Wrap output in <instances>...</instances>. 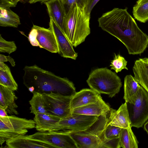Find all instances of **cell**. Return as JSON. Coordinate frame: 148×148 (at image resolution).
I'll use <instances>...</instances> for the list:
<instances>
[{"instance_id":"obj_1","label":"cell","mask_w":148,"mask_h":148,"mask_svg":"<svg viewBox=\"0 0 148 148\" xmlns=\"http://www.w3.org/2000/svg\"><path fill=\"white\" fill-rule=\"evenodd\" d=\"M99 26L115 37L130 54L140 55L148 47V36L138 26L126 9L115 8L98 19Z\"/></svg>"},{"instance_id":"obj_2","label":"cell","mask_w":148,"mask_h":148,"mask_svg":"<svg viewBox=\"0 0 148 148\" xmlns=\"http://www.w3.org/2000/svg\"><path fill=\"white\" fill-rule=\"evenodd\" d=\"M23 70V83L27 88L34 87V90L33 94H49L52 92L72 97L76 92L74 84L66 78L57 76L36 64L26 66Z\"/></svg>"},{"instance_id":"obj_3","label":"cell","mask_w":148,"mask_h":148,"mask_svg":"<svg viewBox=\"0 0 148 148\" xmlns=\"http://www.w3.org/2000/svg\"><path fill=\"white\" fill-rule=\"evenodd\" d=\"M109 114L99 116L86 130L69 134L77 148H119V138L109 140L105 136Z\"/></svg>"},{"instance_id":"obj_4","label":"cell","mask_w":148,"mask_h":148,"mask_svg":"<svg viewBox=\"0 0 148 148\" xmlns=\"http://www.w3.org/2000/svg\"><path fill=\"white\" fill-rule=\"evenodd\" d=\"M90 15L77 3L72 5L66 14L64 33L76 47L83 42L90 33Z\"/></svg>"},{"instance_id":"obj_5","label":"cell","mask_w":148,"mask_h":148,"mask_svg":"<svg viewBox=\"0 0 148 148\" xmlns=\"http://www.w3.org/2000/svg\"><path fill=\"white\" fill-rule=\"evenodd\" d=\"M86 82L92 89L100 94H107L111 98L118 93L122 85L120 77L106 68L92 71Z\"/></svg>"},{"instance_id":"obj_6","label":"cell","mask_w":148,"mask_h":148,"mask_svg":"<svg viewBox=\"0 0 148 148\" xmlns=\"http://www.w3.org/2000/svg\"><path fill=\"white\" fill-rule=\"evenodd\" d=\"M35 128L34 120L21 118L15 115L0 117V144L8 140L25 135L28 130Z\"/></svg>"},{"instance_id":"obj_7","label":"cell","mask_w":148,"mask_h":148,"mask_svg":"<svg viewBox=\"0 0 148 148\" xmlns=\"http://www.w3.org/2000/svg\"><path fill=\"white\" fill-rule=\"evenodd\" d=\"M126 103L131 127H142L148 119V93L141 86L134 99Z\"/></svg>"},{"instance_id":"obj_8","label":"cell","mask_w":148,"mask_h":148,"mask_svg":"<svg viewBox=\"0 0 148 148\" xmlns=\"http://www.w3.org/2000/svg\"><path fill=\"white\" fill-rule=\"evenodd\" d=\"M98 117L72 113L69 116L60 119L54 131L69 134L83 131L92 125Z\"/></svg>"},{"instance_id":"obj_9","label":"cell","mask_w":148,"mask_h":148,"mask_svg":"<svg viewBox=\"0 0 148 148\" xmlns=\"http://www.w3.org/2000/svg\"><path fill=\"white\" fill-rule=\"evenodd\" d=\"M42 97L47 113L63 119L72 114L71 103L72 97L51 92L42 94Z\"/></svg>"},{"instance_id":"obj_10","label":"cell","mask_w":148,"mask_h":148,"mask_svg":"<svg viewBox=\"0 0 148 148\" xmlns=\"http://www.w3.org/2000/svg\"><path fill=\"white\" fill-rule=\"evenodd\" d=\"M27 136L49 144L54 148H77L75 141L69 134L54 131L38 132Z\"/></svg>"},{"instance_id":"obj_11","label":"cell","mask_w":148,"mask_h":148,"mask_svg":"<svg viewBox=\"0 0 148 148\" xmlns=\"http://www.w3.org/2000/svg\"><path fill=\"white\" fill-rule=\"evenodd\" d=\"M50 18L49 28L55 35L59 49L58 53L63 57L75 60L78 55L74 51L73 46L53 20Z\"/></svg>"},{"instance_id":"obj_12","label":"cell","mask_w":148,"mask_h":148,"mask_svg":"<svg viewBox=\"0 0 148 148\" xmlns=\"http://www.w3.org/2000/svg\"><path fill=\"white\" fill-rule=\"evenodd\" d=\"M37 29L36 39L40 48L52 53H58L59 49L55 35L53 31L48 29L33 25Z\"/></svg>"},{"instance_id":"obj_13","label":"cell","mask_w":148,"mask_h":148,"mask_svg":"<svg viewBox=\"0 0 148 148\" xmlns=\"http://www.w3.org/2000/svg\"><path fill=\"white\" fill-rule=\"evenodd\" d=\"M102 97L100 94L91 89H83L76 92L72 97V110L96 102Z\"/></svg>"},{"instance_id":"obj_14","label":"cell","mask_w":148,"mask_h":148,"mask_svg":"<svg viewBox=\"0 0 148 148\" xmlns=\"http://www.w3.org/2000/svg\"><path fill=\"white\" fill-rule=\"evenodd\" d=\"M111 110L101 98L96 102L72 110V113L99 116L108 114Z\"/></svg>"},{"instance_id":"obj_15","label":"cell","mask_w":148,"mask_h":148,"mask_svg":"<svg viewBox=\"0 0 148 148\" xmlns=\"http://www.w3.org/2000/svg\"><path fill=\"white\" fill-rule=\"evenodd\" d=\"M44 3L47 7L50 18L64 33L66 14L61 1L51 0Z\"/></svg>"},{"instance_id":"obj_16","label":"cell","mask_w":148,"mask_h":148,"mask_svg":"<svg viewBox=\"0 0 148 148\" xmlns=\"http://www.w3.org/2000/svg\"><path fill=\"white\" fill-rule=\"evenodd\" d=\"M6 144L9 148H54L52 145L29 137L27 135H21L7 140Z\"/></svg>"},{"instance_id":"obj_17","label":"cell","mask_w":148,"mask_h":148,"mask_svg":"<svg viewBox=\"0 0 148 148\" xmlns=\"http://www.w3.org/2000/svg\"><path fill=\"white\" fill-rule=\"evenodd\" d=\"M109 115L108 124L121 128H126L130 126L126 102L122 104L117 110L111 109Z\"/></svg>"},{"instance_id":"obj_18","label":"cell","mask_w":148,"mask_h":148,"mask_svg":"<svg viewBox=\"0 0 148 148\" xmlns=\"http://www.w3.org/2000/svg\"><path fill=\"white\" fill-rule=\"evenodd\" d=\"M14 91L0 85V107L5 109L7 113L18 115V113L16 109L18 106L15 102L18 98Z\"/></svg>"},{"instance_id":"obj_19","label":"cell","mask_w":148,"mask_h":148,"mask_svg":"<svg viewBox=\"0 0 148 148\" xmlns=\"http://www.w3.org/2000/svg\"><path fill=\"white\" fill-rule=\"evenodd\" d=\"M133 71L135 80L148 93V58H140L136 60Z\"/></svg>"},{"instance_id":"obj_20","label":"cell","mask_w":148,"mask_h":148,"mask_svg":"<svg viewBox=\"0 0 148 148\" xmlns=\"http://www.w3.org/2000/svg\"><path fill=\"white\" fill-rule=\"evenodd\" d=\"M60 118L49 114L39 113L35 115L34 120L35 128L39 132L54 131Z\"/></svg>"},{"instance_id":"obj_21","label":"cell","mask_w":148,"mask_h":148,"mask_svg":"<svg viewBox=\"0 0 148 148\" xmlns=\"http://www.w3.org/2000/svg\"><path fill=\"white\" fill-rule=\"evenodd\" d=\"M131 75L126 76L124 81V96L125 102H130L136 97L140 87Z\"/></svg>"},{"instance_id":"obj_22","label":"cell","mask_w":148,"mask_h":148,"mask_svg":"<svg viewBox=\"0 0 148 148\" xmlns=\"http://www.w3.org/2000/svg\"><path fill=\"white\" fill-rule=\"evenodd\" d=\"M0 26L17 28L21 23L19 16L10 8L0 7Z\"/></svg>"},{"instance_id":"obj_23","label":"cell","mask_w":148,"mask_h":148,"mask_svg":"<svg viewBox=\"0 0 148 148\" xmlns=\"http://www.w3.org/2000/svg\"><path fill=\"white\" fill-rule=\"evenodd\" d=\"M129 126L122 128L119 136V148H137L138 142Z\"/></svg>"},{"instance_id":"obj_24","label":"cell","mask_w":148,"mask_h":148,"mask_svg":"<svg viewBox=\"0 0 148 148\" xmlns=\"http://www.w3.org/2000/svg\"><path fill=\"white\" fill-rule=\"evenodd\" d=\"M134 18L145 23L148 21V0H138L133 8Z\"/></svg>"},{"instance_id":"obj_25","label":"cell","mask_w":148,"mask_h":148,"mask_svg":"<svg viewBox=\"0 0 148 148\" xmlns=\"http://www.w3.org/2000/svg\"><path fill=\"white\" fill-rule=\"evenodd\" d=\"M31 99L29 101L31 105L30 113L36 115L39 113L48 114L45 109L42 94L38 92L33 93Z\"/></svg>"},{"instance_id":"obj_26","label":"cell","mask_w":148,"mask_h":148,"mask_svg":"<svg viewBox=\"0 0 148 148\" xmlns=\"http://www.w3.org/2000/svg\"><path fill=\"white\" fill-rule=\"evenodd\" d=\"M0 85L13 91L17 90L18 85L13 78L10 69L5 71L0 70Z\"/></svg>"},{"instance_id":"obj_27","label":"cell","mask_w":148,"mask_h":148,"mask_svg":"<svg viewBox=\"0 0 148 148\" xmlns=\"http://www.w3.org/2000/svg\"><path fill=\"white\" fill-rule=\"evenodd\" d=\"M127 62L125 58L120 54H115L114 59L111 61L110 65L111 69L114 70L116 73L121 72L123 69L128 70L126 66Z\"/></svg>"},{"instance_id":"obj_28","label":"cell","mask_w":148,"mask_h":148,"mask_svg":"<svg viewBox=\"0 0 148 148\" xmlns=\"http://www.w3.org/2000/svg\"><path fill=\"white\" fill-rule=\"evenodd\" d=\"M17 47L14 41H8L0 35V52L7 53L10 54L15 51Z\"/></svg>"},{"instance_id":"obj_29","label":"cell","mask_w":148,"mask_h":148,"mask_svg":"<svg viewBox=\"0 0 148 148\" xmlns=\"http://www.w3.org/2000/svg\"><path fill=\"white\" fill-rule=\"evenodd\" d=\"M121 128L108 123L105 130V135L106 138L109 140L119 138Z\"/></svg>"},{"instance_id":"obj_30","label":"cell","mask_w":148,"mask_h":148,"mask_svg":"<svg viewBox=\"0 0 148 148\" xmlns=\"http://www.w3.org/2000/svg\"><path fill=\"white\" fill-rule=\"evenodd\" d=\"M88 0H66L63 3L66 12L67 13L70 6L74 3H76L81 8H84Z\"/></svg>"},{"instance_id":"obj_31","label":"cell","mask_w":148,"mask_h":148,"mask_svg":"<svg viewBox=\"0 0 148 148\" xmlns=\"http://www.w3.org/2000/svg\"><path fill=\"white\" fill-rule=\"evenodd\" d=\"M37 34V30L33 26L29 34L28 39L32 45L39 47V45L36 39Z\"/></svg>"},{"instance_id":"obj_32","label":"cell","mask_w":148,"mask_h":148,"mask_svg":"<svg viewBox=\"0 0 148 148\" xmlns=\"http://www.w3.org/2000/svg\"><path fill=\"white\" fill-rule=\"evenodd\" d=\"M17 0H0V7L10 8L15 7L18 3Z\"/></svg>"},{"instance_id":"obj_33","label":"cell","mask_w":148,"mask_h":148,"mask_svg":"<svg viewBox=\"0 0 148 148\" xmlns=\"http://www.w3.org/2000/svg\"><path fill=\"white\" fill-rule=\"evenodd\" d=\"M100 0H88L85 8L86 13L90 15L91 11L95 5Z\"/></svg>"},{"instance_id":"obj_34","label":"cell","mask_w":148,"mask_h":148,"mask_svg":"<svg viewBox=\"0 0 148 148\" xmlns=\"http://www.w3.org/2000/svg\"><path fill=\"white\" fill-rule=\"evenodd\" d=\"M9 69L10 68L4 63V62H0V70L5 71Z\"/></svg>"},{"instance_id":"obj_35","label":"cell","mask_w":148,"mask_h":148,"mask_svg":"<svg viewBox=\"0 0 148 148\" xmlns=\"http://www.w3.org/2000/svg\"><path fill=\"white\" fill-rule=\"evenodd\" d=\"M8 116L7 112L5 109L0 107V117H4Z\"/></svg>"},{"instance_id":"obj_36","label":"cell","mask_w":148,"mask_h":148,"mask_svg":"<svg viewBox=\"0 0 148 148\" xmlns=\"http://www.w3.org/2000/svg\"><path fill=\"white\" fill-rule=\"evenodd\" d=\"M51 0H29V3L30 4H33L37 2H40L41 3H44L47 1Z\"/></svg>"},{"instance_id":"obj_37","label":"cell","mask_w":148,"mask_h":148,"mask_svg":"<svg viewBox=\"0 0 148 148\" xmlns=\"http://www.w3.org/2000/svg\"><path fill=\"white\" fill-rule=\"evenodd\" d=\"M6 58L7 61L10 63L12 66H15V62L14 59L10 56H6Z\"/></svg>"},{"instance_id":"obj_38","label":"cell","mask_w":148,"mask_h":148,"mask_svg":"<svg viewBox=\"0 0 148 148\" xmlns=\"http://www.w3.org/2000/svg\"><path fill=\"white\" fill-rule=\"evenodd\" d=\"M6 56L4 55L0 54V62H7Z\"/></svg>"},{"instance_id":"obj_39","label":"cell","mask_w":148,"mask_h":148,"mask_svg":"<svg viewBox=\"0 0 148 148\" xmlns=\"http://www.w3.org/2000/svg\"><path fill=\"white\" fill-rule=\"evenodd\" d=\"M144 128V130L148 134V121L145 124Z\"/></svg>"},{"instance_id":"obj_40","label":"cell","mask_w":148,"mask_h":148,"mask_svg":"<svg viewBox=\"0 0 148 148\" xmlns=\"http://www.w3.org/2000/svg\"><path fill=\"white\" fill-rule=\"evenodd\" d=\"M28 90L31 93H33L34 90V88L33 86H31L28 88Z\"/></svg>"},{"instance_id":"obj_41","label":"cell","mask_w":148,"mask_h":148,"mask_svg":"<svg viewBox=\"0 0 148 148\" xmlns=\"http://www.w3.org/2000/svg\"><path fill=\"white\" fill-rule=\"evenodd\" d=\"M60 0L62 1V3H63L64 2V1H65L66 0Z\"/></svg>"},{"instance_id":"obj_42","label":"cell","mask_w":148,"mask_h":148,"mask_svg":"<svg viewBox=\"0 0 148 148\" xmlns=\"http://www.w3.org/2000/svg\"><path fill=\"white\" fill-rule=\"evenodd\" d=\"M17 1H18V2H19V1H21L22 0H17Z\"/></svg>"}]
</instances>
